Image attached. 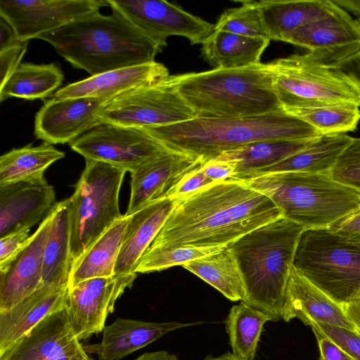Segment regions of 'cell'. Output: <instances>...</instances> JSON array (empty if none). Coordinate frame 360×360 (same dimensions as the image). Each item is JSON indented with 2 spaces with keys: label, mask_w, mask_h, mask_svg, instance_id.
Segmentation results:
<instances>
[{
  "label": "cell",
  "mask_w": 360,
  "mask_h": 360,
  "mask_svg": "<svg viewBox=\"0 0 360 360\" xmlns=\"http://www.w3.org/2000/svg\"><path fill=\"white\" fill-rule=\"evenodd\" d=\"M203 360H243L233 353L229 352L218 356L214 357L212 355L207 356Z\"/></svg>",
  "instance_id": "52"
},
{
  "label": "cell",
  "mask_w": 360,
  "mask_h": 360,
  "mask_svg": "<svg viewBox=\"0 0 360 360\" xmlns=\"http://www.w3.org/2000/svg\"><path fill=\"white\" fill-rule=\"evenodd\" d=\"M214 183L206 176L201 167L181 181L174 190L172 198H177L190 194Z\"/></svg>",
  "instance_id": "44"
},
{
  "label": "cell",
  "mask_w": 360,
  "mask_h": 360,
  "mask_svg": "<svg viewBox=\"0 0 360 360\" xmlns=\"http://www.w3.org/2000/svg\"><path fill=\"white\" fill-rule=\"evenodd\" d=\"M65 158V153L43 142L14 148L0 157V186L44 179L46 169Z\"/></svg>",
  "instance_id": "32"
},
{
  "label": "cell",
  "mask_w": 360,
  "mask_h": 360,
  "mask_svg": "<svg viewBox=\"0 0 360 360\" xmlns=\"http://www.w3.org/2000/svg\"><path fill=\"white\" fill-rule=\"evenodd\" d=\"M335 4L349 13L360 18V0H333Z\"/></svg>",
  "instance_id": "51"
},
{
  "label": "cell",
  "mask_w": 360,
  "mask_h": 360,
  "mask_svg": "<svg viewBox=\"0 0 360 360\" xmlns=\"http://www.w3.org/2000/svg\"><path fill=\"white\" fill-rule=\"evenodd\" d=\"M292 266L342 306L360 299V249L328 229L302 232Z\"/></svg>",
  "instance_id": "9"
},
{
  "label": "cell",
  "mask_w": 360,
  "mask_h": 360,
  "mask_svg": "<svg viewBox=\"0 0 360 360\" xmlns=\"http://www.w3.org/2000/svg\"><path fill=\"white\" fill-rule=\"evenodd\" d=\"M202 169L206 176L215 183L229 180L235 174V166L233 163L219 159L205 162Z\"/></svg>",
  "instance_id": "45"
},
{
  "label": "cell",
  "mask_w": 360,
  "mask_h": 360,
  "mask_svg": "<svg viewBox=\"0 0 360 360\" xmlns=\"http://www.w3.org/2000/svg\"><path fill=\"white\" fill-rule=\"evenodd\" d=\"M30 229H24L0 238V275L6 274L31 240Z\"/></svg>",
  "instance_id": "41"
},
{
  "label": "cell",
  "mask_w": 360,
  "mask_h": 360,
  "mask_svg": "<svg viewBox=\"0 0 360 360\" xmlns=\"http://www.w3.org/2000/svg\"><path fill=\"white\" fill-rule=\"evenodd\" d=\"M298 319L305 326L320 322L356 331L343 307L291 268L281 319L286 322Z\"/></svg>",
  "instance_id": "21"
},
{
  "label": "cell",
  "mask_w": 360,
  "mask_h": 360,
  "mask_svg": "<svg viewBox=\"0 0 360 360\" xmlns=\"http://www.w3.org/2000/svg\"><path fill=\"white\" fill-rule=\"evenodd\" d=\"M344 311L360 335V299L342 305Z\"/></svg>",
  "instance_id": "48"
},
{
  "label": "cell",
  "mask_w": 360,
  "mask_h": 360,
  "mask_svg": "<svg viewBox=\"0 0 360 360\" xmlns=\"http://www.w3.org/2000/svg\"><path fill=\"white\" fill-rule=\"evenodd\" d=\"M169 76L168 69L163 64L153 61L105 72L70 83L56 91L53 97L110 99L134 89L164 82Z\"/></svg>",
  "instance_id": "20"
},
{
  "label": "cell",
  "mask_w": 360,
  "mask_h": 360,
  "mask_svg": "<svg viewBox=\"0 0 360 360\" xmlns=\"http://www.w3.org/2000/svg\"><path fill=\"white\" fill-rule=\"evenodd\" d=\"M181 96L202 118H232L283 110L268 63L172 75Z\"/></svg>",
  "instance_id": "5"
},
{
  "label": "cell",
  "mask_w": 360,
  "mask_h": 360,
  "mask_svg": "<svg viewBox=\"0 0 360 360\" xmlns=\"http://www.w3.org/2000/svg\"><path fill=\"white\" fill-rule=\"evenodd\" d=\"M284 110L339 103L360 107V82L340 67L323 65L307 53L268 63Z\"/></svg>",
  "instance_id": "8"
},
{
  "label": "cell",
  "mask_w": 360,
  "mask_h": 360,
  "mask_svg": "<svg viewBox=\"0 0 360 360\" xmlns=\"http://www.w3.org/2000/svg\"><path fill=\"white\" fill-rule=\"evenodd\" d=\"M29 41H21L17 45L0 51V86H2L22 63Z\"/></svg>",
  "instance_id": "43"
},
{
  "label": "cell",
  "mask_w": 360,
  "mask_h": 360,
  "mask_svg": "<svg viewBox=\"0 0 360 360\" xmlns=\"http://www.w3.org/2000/svg\"><path fill=\"white\" fill-rule=\"evenodd\" d=\"M171 150L206 162L247 144L264 140H311L321 134L284 109L232 118L195 117L173 124L141 128Z\"/></svg>",
  "instance_id": "3"
},
{
  "label": "cell",
  "mask_w": 360,
  "mask_h": 360,
  "mask_svg": "<svg viewBox=\"0 0 360 360\" xmlns=\"http://www.w3.org/2000/svg\"><path fill=\"white\" fill-rule=\"evenodd\" d=\"M85 160L132 172L167 148L141 128L100 123L69 143Z\"/></svg>",
  "instance_id": "11"
},
{
  "label": "cell",
  "mask_w": 360,
  "mask_h": 360,
  "mask_svg": "<svg viewBox=\"0 0 360 360\" xmlns=\"http://www.w3.org/2000/svg\"><path fill=\"white\" fill-rule=\"evenodd\" d=\"M304 229L281 217L227 246L237 263L245 296L242 302L281 319L295 254Z\"/></svg>",
  "instance_id": "4"
},
{
  "label": "cell",
  "mask_w": 360,
  "mask_h": 360,
  "mask_svg": "<svg viewBox=\"0 0 360 360\" xmlns=\"http://www.w3.org/2000/svg\"><path fill=\"white\" fill-rule=\"evenodd\" d=\"M136 274L93 278L68 288L67 308L74 334L80 342L103 330L107 317Z\"/></svg>",
  "instance_id": "15"
},
{
  "label": "cell",
  "mask_w": 360,
  "mask_h": 360,
  "mask_svg": "<svg viewBox=\"0 0 360 360\" xmlns=\"http://www.w3.org/2000/svg\"><path fill=\"white\" fill-rule=\"evenodd\" d=\"M231 301H243L245 290L237 263L226 248L182 265Z\"/></svg>",
  "instance_id": "34"
},
{
  "label": "cell",
  "mask_w": 360,
  "mask_h": 360,
  "mask_svg": "<svg viewBox=\"0 0 360 360\" xmlns=\"http://www.w3.org/2000/svg\"><path fill=\"white\" fill-rule=\"evenodd\" d=\"M282 216L268 196L246 181L216 182L176 198L173 210L148 248L227 247Z\"/></svg>",
  "instance_id": "1"
},
{
  "label": "cell",
  "mask_w": 360,
  "mask_h": 360,
  "mask_svg": "<svg viewBox=\"0 0 360 360\" xmlns=\"http://www.w3.org/2000/svg\"><path fill=\"white\" fill-rule=\"evenodd\" d=\"M356 23L357 24L359 28L360 29V18H357L355 19Z\"/></svg>",
  "instance_id": "54"
},
{
  "label": "cell",
  "mask_w": 360,
  "mask_h": 360,
  "mask_svg": "<svg viewBox=\"0 0 360 360\" xmlns=\"http://www.w3.org/2000/svg\"><path fill=\"white\" fill-rule=\"evenodd\" d=\"M51 215V211L32 234L29 244L10 270L0 275V312L11 309L43 285L44 248Z\"/></svg>",
  "instance_id": "23"
},
{
  "label": "cell",
  "mask_w": 360,
  "mask_h": 360,
  "mask_svg": "<svg viewBox=\"0 0 360 360\" xmlns=\"http://www.w3.org/2000/svg\"><path fill=\"white\" fill-rule=\"evenodd\" d=\"M285 42L307 49L319 63L340 68L360 51V29L349 12L335 4L329 14L297 28Z\"/></svg>",
  "instance_id": "14"
},
{
  "label": "cell",
  "mask_w": 360,
  "mask_h": 360,
  "mask_svg": "<svg viewBox=\"0 0 360 360\" xmlns=\"http://www.w3.org/2000/svg\"><path fill=\"white\" fill-rule=\"evenodd\" d=\"M68 285H42L11 309L0 312V353L51 313L67 304Z\"/></svg>",
  "instance_id": "24"
},
{
  "label": "cell",
  "mask_w": 360,
  "mask_h": 360,
  "mask_svg": "<svg viewBox=\"0 0 360 360\" xmlns=\"http://www.w3.org/2000/svg\"><path fill=\"white\" fill-rule=\"evenodd\" d=\"M270 317L243 302L231 307L225 320L232 353L243 360H255L263 327Z\"/></svg>",
  "instance_id": "35"
},
{
  "label": "cell",
  "mask_w": 360,
  "mask_h": 360,
  "mask_svg": "<svg viewBox=\"0 0 360 360\" xmlns=\"http://www.w3.org/2000/svg\"><path fill=\"white\" fill-rule=\"evenodd\" d=\"M70 198L58 202L51 210V221L43 255V285L68 284L70 255Z\"/></svg>",
  "instance_id": "28"
},
{
  "label": "cell",
  "mask_w": 360,
  "mask_h": 360,
  "mask_svg": "<svg viewBox=\"0 0 360 360\" xmlns=\"http://www.w3.org/2000/svg\"><path fill=\"white\" fill-rule=\"evenodd\" d=\"M313 140L259 141L224 153L216 159L233 163L235 174L231 179L243 181L254 172L279 162L301 150Z\"/></svg>",
  "instance_id": "31"
},
{
  "label": "cell",
  "mask_w": 360,
  "mask_h": 360,
  "mask_svg": "<svg viewBox=\"0 0 360 360\" xmlns=\"http://www.w3.org/2000/svg\"><path fill=\"white\" fill-rule=\"evenodd\" d=\"M246 182L304 230L324 229L360 208V191L330 174L278 172Z\"/></svg>",
  "instance_id": "6"
},
{
  "label": "cell",
  "mask_w": 360,
  "mask_h": 360,
  "mask_svg": "<svg viewBox=\"0 0 360 360\" xmlns=\"http://www.w3.org/2000/svg\"><path fill=\"white\" fill-rule=\"evenodd\" d=\"M311 330L317 340L320 360H354L326 336L316 329Z\"/></svg>",
  "instance_id": "46"
},
{
  "label": "cell",
  "mask_w": 360,
  "mask_h": 360,
  "mask_svg": "<svg viewBox=\"0 0 360 360\" xmlns=\"http://www.w3.org/2000/svg\"><path fill=\"white\" fill-rule=\"evenodd\" d=\"M314 127L320 134L354 131L360 121V107L339 103L285 110Z\"/></svg>",
  "instance_id": "36"
},
{
  "label": "cell",
  "mask_w": 360,
  "mask_h": 360,
  "mask_svg": "<svg viewBox=\"0 0 360 360\" xmlns=\"http://www.w3.org/2000/svg\"><path fill=\"white\" fill-rule=\"evenodd\" d=\"M202 323L148 322L117 318L105 326L99 343L83 345L87 354H96L99 360H120L175 330Z\"/></svg>",
  "instance_id": "22"
},
{
  "label": "cell",
  "mask_w": 360,
  "mask_h": 360,
  "mask_svg": "<svg viewBox=\"0 0 360 360\" xmlns=\"http://www.w3.org/2000/svg\"><path fill=\"white\" fill-rule=\"evenodd\" d=\"M72 360H94L93 358H91V356H88L86 358H82V359H72Z\"/></svg>",
  "instance_id": "53"
},
{
  "label": "cell",
  "mask_w": 360,
  "mask_h": 360,
  "mask_svg": "<svg viewBox=\"0 0 360 360\" xmlns=\"http://www.w3.org/2000/svg\"><path fill=\"white\" fill-rule=\"evenodd\" d=\"M134 360H178L176 355L165 350L146 352Z\"/></svg>",
  "instance_id": "50"
},
{
  "label": "cell",
  "mask_w": 360,
  "mask_h": 360,
  "mask_svg": "<svg viewBox=\"0 0 360 360\" xmlns=\"http://www.w3.org/2000/svg\"><path fill=\"white\" fill-rule=\"evenodd\" d=\"M257 2L270 40L285 41L295 30L326 16L335 4L330 0H262Z\"/></svg>",
  "instance_id": "26"
},
{
  "label": "cell",
  "mask_w": 360,
  "mask_h": 360,
  "mask_svg": "<svg viewBox=\"0 0 360 360\" xmlns=\"http://www.w3.org/2000/svg\"><path fill=\"white\" fill-rule=\"evenodd\" d=\"M110 98H73L44 101L34 119L37 139L50 144L70 143L100 124L98 115Z\"/></svg>",
  "instance_id": "18"
},
{
  "label": "cell",
  "mask_w": 360,
  "mask_h": 360,
  "mask_svg": "<svg viewBox=\"0 0 360 360\" xmlns=\"http://www.w3.org/2000/svg\"><path fill=\"white\" fill-rule=\"evenodd\" d=\"M20 41L11 25L0 17V51L14 46Z\"/></svg>",
  "instance_id": "47"
},
{
  "label": "cell",
  "mask_w": 360,
  "mask_h": 360,
  "mask_svg": "<svg viewBox=\"0 0 360 360\" xmlns=\"http://www.w3.org/2000/svg\"><path fill=\"white\" fill-rule=\"evenodd\" d=\"M311 328L326 336L354 360H360V335L347 328L320 322H311Z\"/></svg>",
  "instance_id": "40"
},
{
  "label": "cell",
  "mask_w": 360,
  "mask_h": 360,
  "mask_svg": "<svg viewBox=\"0 0 360 360\" xmlns=\"http://www.w3.org/2000/svg\"><path fill=\"white\" fill-rule=\"evenodd\" d=\"M126 172L105 162L85 160V167L70 197L72 267L122 217L119 195Z\"/></svg>",
  "instance_id": "7"
},
{
  "label": "cell",
  "mask_w": 360,
  "mask_h": 360,
  "mask_svg": "<svg viewBox=\"0 0 360 360\" xmlns=\"http://www.w3.org/2000/svg\"><path fill=\"white\" fill-rule=\"evenodd\" d=\"M108 0H1L0 17L21 41H29L92 14Z\"/></svg>",
  "instance_id": "13"
},
{
  "label": "cell",
  "mask_w": 360,
  "mask_h": 360,
  "mask_svg": "<svg viewBox=\"0 0 360 360\" xmlns=\"http://www.w3.org/2000/svg\"><path fill=\"white\" fill-rule=\"evenodd\" d=\"M64 74L55 63H22L0 86V101L8 98L44 99L62 84Z\"/></svg>",
  "instance_id": "33"
},
{
  "label": "cell",
  "mask_w": 360,
  "mask_h": 360,
  "mask_svg": "<svg viewBox=\"0 0 360 360\" xmlns=\"http://www.w3.org/2000/svg\"><path fill=\"white\" fill-rule=\"evenodd\" d=\"M108 3L162 49L171 36L186 37L191 44H202L214 30V24L164 0H108Z\"/></svg>",
  "instance_id": "12"
},
{
  "label": "cell",
  "mask_w": 360,
  "mask_h": 360,
  "mask_svg": "<svg viewBox=\"0 0 360 360\" xmlns=\"http://www.w3.org/2000/svg\"><path fill=\"white\" fill-rule=\"evenodd\" d=\"M55 199L54 188L45 179L0 186V238L41 222Z\"/></svg>",
  "instance_id": "19"
},
{
  "label": "cell",
  "mask_w": 360,
  "mask_h": 360,
  "mask_svg": "<svg viewBox=\"0 0 360 360\" xmlns=\"http://www.w3.org/2000/svg\"><path fill=\"white\" fill-rule=\"evenodd\" d=\"M240 2L242 3L240 6L226 9L221 14L214 25V30L269 39L257 2L255 1Z\"/></svg>",
  "instance_id": "38"
},
{
  "label": "cell",
  "mask_w": 360,
  "mask_h": 360,
  "mask_svg": "<svg viewBox=\"0 0 360 360\" xmlns=\"http://www.w3.org/2000/svg\"><path fill=\"white\" fill-rule=\"evenodd\" d=\"M333 179L360 191V138H355L330 172Z\"/></svg>",
  "instance_id": "39"
},
{
  "label": "cell",
  "mask_w": 360,
  "mask_h": 360,
  "mask_svg": "<svg viewBox=\"0 0 360 360\" xmlns=\"http://www.w3.org/2000/svg\"><path fill=\"white\" fill-rule=\"evenodd\" d=\"M354 138L346 134H321L301 150L273 165L254 172L243 181L273 173L330 174Z\"/></svg>",
  "instance_id": "27"
},
{
  "label": "cell",
  "mask_w": 360,
  "mask_h": 360,
  "mask_svg": "<svg viewBox=\"0 0 360 360\" xmlns=\"http://www.w3.org/2000/svg\"><path fill=\"white\" fill-rule=\"evenodd\" d=\"M98 12L37 39L53 46L72 67L91 76L155 61L162 49L115 10Z\"/></svg>",
  "instance_id": "2"
},
{
  "label": "cell",
  "mask_w": 360,
  "mask_h": 360,
  "mask_svg": "<svg viewBox=\"0 0 360 360\" xmlns=\"http://www.w3.org/2000/svg\"><path fill=\"white\" fill-rule=\"evenodd\" d=\"M98 117L100 123L143 128L179 123L198 115L181 96L170 75L164 82L110 98Z\"/></svg>",
  "instance_id": "10"
},
{
  "label": "cell",
  "mask_w": 360,
  "mask_h": 360,
  "mask_svg": "<svg viewBox=\"0 0 360 360\" xmlns=\"http://www.w3.org/2000/svg\"><path fill=\"white\" fill-rule=\"evenodd\" d=\"M226 247L147 248L139 260L136 273L162 271L217 252Z\"/></svg>",
  "instance_id": "37"
},
{
  "label": "cell",
  "mask_w": 360,
  "mask_h": 360,
  "mask_svg": "<svg viewBox=\"0 0 360 360\" xmlns=\"http://www.w3.org/2000/svg\"><path fill=\"white\" fill-rule=\"evenodd\" d=\"M328 229L360 249V208L330 225Z\"/></svg>",
  "instance_id": "42"
},
{
  "label": "cell",
  "mask_w": 360,
  "mask_h": 360,
  "mask_svg": "<svg viewBox=\"0 0 360 360\" xmlns=\"http://www.w3.org/2000/svg\"><path fill=\"white\" fill-rule=\"evenodd\" d=\"M87 356L74 334L67 304L0 353V360H72Z\"/></svg>",
  "instance_id": "17"
},
{
  "label": "cell",
  "mask_w": 360,
  "mask_h": 360,
  "mask_svg": "<svg viewBox=\"0 0 360 360\" xmlns=\"http://www.w3.org/2000/svg\"><path fill=\"white\" fill-rule=\"evenodd\" d=\"M129 219V216L122 215L74 264L68 288L87 279L109 277L115 274L116 262Z\"/></svg>",
  "instance_id": "30"
},
{
  "label": "cell",
  "mask_w": 360,
  "mask_h": 360,
  "mask_svg": "<svg viewBox=\"0 0 360 360\" xmlns=\"http://www.w3.org/2000/svg\"><path fill=\"white\" fill-rule=\"evenodd\" d=\"M270 40L214 30L203 41L202 58L214 68H238L260 63Z\"/></svg>",
  "instance_id": "29"
},
{
  "label": "cell",
  "mask_w": 360,
  "mask_h": 360,
  "mask_svg": "<svg viewBox=\"0 0 360 360\" xmlns=\"http://www.w3.org/2000/svg\"><path fill=\"white\" fill-rule=\"evenodd\" d=\"M202 158L167 149L131 172V194L126 215L161 200L172 198L187 176L205 163Z\"/></svg>",
  "instance_id": "16"
},
{
  "label": "cell",
  "mask_w": 360,
  "mask_h": 360,
  "mask_svg": "<svg viewBox=\"0 0 360 360\" xmlns=\"http://www.w3.org/2000/svg\"><path fill=\"white\" fill-rule=\"evenodd\" d=\"M340 68L360 82V51L345 60Z\"/></svg>",
  "instance_id": "49"
},
{
  "label": "cell",
  "mask_w": 360,
  "mask_h": 360,
  "mask_svg": "<svg viewBox=\"0 0 360 360\" xmlns=\"http://www.w3.org/2000/svg\"><path fill=\"white\" fill-rule=\"evenodd\" d=\"M175 198L154 202L129 216L115 267V274H136L139 259L173 210Z\"/></svg>",
  "instance_id": "25"
}]
</instances>
